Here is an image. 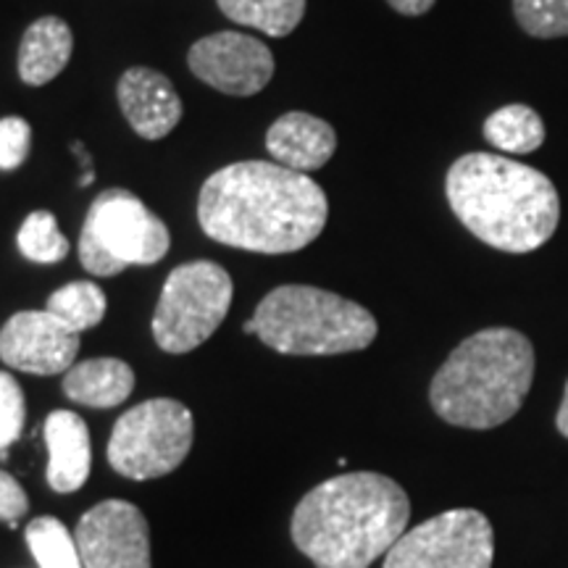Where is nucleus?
I'll use <instances>...</instances> for the list:
<instances>
[{
	"label": "nucleus",
	"instance_id": "nucleus-14",
	"mask_svg": "<svg viewBox=\"0 0 568 568\" xmlns=\"http://www.w3.org/2000/svg\"><path fill=\"white\" fill-rule=\"evenodd\" d=\"M266 151L282 166L295 172H316L337 151V132L329 122L305 111H290L266 132Z\"/></svg>",
	"mask_w": 568,
	"mask_h": 568
},
{
	"label": "nucleus",
	"instance_id": "nucleus-29",
	"mask_svg": "<svg viewBox=\"0 0 568 568\" xmlns=\"http://www.w3.org/2000/svg\"><path fill=\"white\" fill-rule=\"evenodd\" d=\"M245 332H247V335H255V324H253V318H251V322L245 324Z\"/></svg>",
	"mask_w": 568,
	"mask_h": 568
},
{
	"label": "nucleus",
	"instance_id": "nucleus-27",
	"mask_svg": "<svg viewBox=\"0 0 568 568\" xmlns=\"http://www.w3.org/2000/svg\"><path fill=\"white\" fill-rule=\"evenodd\" d=\"M387 3L393 6L397 13H403V17H422V13L429 11L437 0H387Z\"/></svg>",
	"mask_w": 568,
	"mask_h": 568
},
{
	"label": "nucleus",
	"instance_id": "nucleus-2",
	"mask_svg": "<svg viewBox=\"0 0 568 568\" xmlns=\"http://www.w3.org/2000/svg\"><path fill=\"white\" fill-rule=\"evenodd\" d=\"M410 500L385 474H339L311 489L293 514L295 548L316 568H368L406 535Z\"/></svg>",
	"mask_w": 568,
	"mask_h": 568
},
{
	"label": "nucleus",
	"instance_id": "nucleus-7",
	"mask_svg": "<svg viewBox=\"0 0 568 568\" xmlns=\"http://www.w3.org/2000/svg\"><path fill=\"white\" fill-rule=\"evenodd\" d=\"M232 276L213 261H190L176 266L155 305V345L172 355L195 351L222 326L232 305Z\"/></svg>",
	"mask_w": 568,
	"mask_h": 568
},
{
	"label": "nucleus",
	"instance_id": "nucleus-21",
	"mask_svg": "<svg viewBox=\"0 0 568 568\" xmlns=\"http://www.w3.org/2000/svg\"><path fill=\"white\" fill-rule=\"evenodd\" d=\"M27 545L40 568H84L77 539L59 518L40 516L27 527Z\"/></svg>",
	"mask_w": 568,
	"mask_h": 568
},
{
	"label": "nucleus",
	"instance_id": "nucleus-18",
	"mask_svg": "<svg viewBox=\"0 0 568 568\" xmlns=\"http://www.w3.org/2000/svg\"><path fill=\"white\" fill-rule=\"evenodd\" d=\"M481 132H485L489 145L510 155L535 153L545 142L542 116L531 105L524 103H510L497 109L493 116H487Z\"/></svg>",
	"mask_w": 568,
	"mask_h": 568
},
{
	"label": "nucleus",
	"instance_id": "nucleus-1",
	"mask_svg": "<svg viewBox=\"0 0 568 568\" xmlns=\"http://www.w3.org/2000/svg\"><path fill=\"white\" fill-rule=\"evenodd\" d=\"M329 203L308 174L272 161L213 172L197 197V222L216 243L251 253H297L324 232Z\"/></svg>",
	"mask_w": 568,
	"mask_h": 568
},
{
	"label": "nucleus",
	"instance_id": "nucleus-11",
	"mask_svg": "<svg viewBox=\"0 0 568 568\" xmlns=\"http://www.w3.org/2000/svg\"><path fill=\"white\" fill-rule=\"evenodd\" d=\"M187 67L197 80L224 95L247 98L272 82L274 55L264 40L245 32H216L190 48Z\"/></svg>",
	"mask_w": 568,
	"mask_h": 568
},
{
	"label": "nucleus",
	"instance_id": "nucleus-13",
	"mask_svg": "<svg viewBox=\"0 0 568 568\" xmlns=\"http://www.w3.org/2000/svg\"><path fill=\"white\" fill-rule=\"evenodd\" d=\"M119 109L140 138L161 140L182 122V98L166 74L148 67H132L116 84Z\"/></svg>",
	"mask_w": 568,
	"mask_h": 568
},
{
	"label": "nucleus",
	"instance_id": "nucleus-15",
	"mask_svg": "<svg viewBox=\"0 0 568 568\" xmlns=\"http://www.w3.org/2000/svg\"><path fill=\"white\" fill-rule=\"evenodd\" d=\"M48 485L55 493H77L90 477V429L74 410H53L45 418Z\"/></svg>",
	"mask_w": 568,
	"mask_h": 568
},
{
	"label": "nucleus",
	"instance_id": "nucleus-24",
	"mask_svg": "<svg viewBox=\"0 0 568 568\" xmlns=\"http://www.w3.org/2000/svg\"><path fill=\"white\" fill-rule=\"evenodd\" d=\"M27 403L19 382L11 374L0 372V453L13 445L24 429Z\"/></svg>",
	"mask_w": 568,
	"mask_h": 568
},
{
	"label": "nucleus",
	"instance_id": "nucleus-23",
	"mask_svg": "<svg viewBox=\"0 0 568 568\" xmlns=\"http://www.w3.org/2000/svg\"><path fill=\"white\" fill-rule=\"evenodd\" d=\"M518 27L531 38L552 40L568 34V0H514Z\"/></svg>",
	"mask_w": 568,
	"mask_h": 568
},
{
	"label": "nucleus",
	"instance_id": "nucleus-20",
	"mask_svg": "<svg viewBox=\"0 0 568 568\" xmlns=\"http://www.w3.org/2000/svg\"><path fill=\"white\" fill-rule=\"evenodd\" d=\"M105 308H109L105 293L95 282H71L48 297L45 311H51L59 322L80 335V332L92 329V326L103 322Z\"/></svg>",
	"mask_w": 568,
	"mask_h": 568
},
{
	"label": "nucleus",
	"instance_id": "nucleus-25",
	"mask_svg": "<svg viewBox=\"0 0 568 568\" xmlns=\"http://www.w3.org/2000/svg\"><path fill=\"white\" fill-rule=\"evenodd\" d=\"M32 148V126L21 116L0 119V169L13 172L27 161Z\"/></svg>",
	"mask_w": 568,
	"mask_h": 568
},
{
	"label": "nucleus",
	"instance_id": "nucleus-16",
	"mask_svg": "<svg viewBox=\"0 0 568 568\" xmlns=\"http://www.w3.org/2000/svg\"><path fill=\"white\" fill-rule=\"evenodd\" d=\"M74 51L71 27L59 17H42L30 24L19 45V77L21 82L42 88L67 69Z\"/></svg>",
	"mask_w": 568,
	"mask_h": 568
},
{
	"label": "nucleus",
	"instance_id": "nucleus-9",
	"mask_svg": "<svg viewBox=\"0 0 568 568\" xmlns=\"http://www.w3.org/2000/svg\"><path fill=\"white\" fill-rule=\"evenodd\" d=\"M495 531L477 508H453L406 529L382 568H493Z\"/></svg>",
	"mask_w": 568,
	"mask_h": 568
},
{
	"label": "nucleus",
	"instance_id": "nucleus-12",
	"mask_svg": "<svg viewBox=\"0 0 568 568\" xmlns=\"http://www.w3.org/2000/svg\"><path fill=\"white\" fill-rule=\"evenodd\" d=\"M80 335L51 311H19L0 329V361L17 372L53 376L74 366Z\"/></svg>",
	"mask_w": 568,
	"mask_h": 568
},
{
	"label": "nucleus",
	"instance_id": "nucleus-8",
	"mask_svg": "<svg viewBox=\"0 0 568 568\" xmlns=\"http://www.w3.org/2000/svg\"><path fill=\"white\" fill-rule=\"evenodd\" d=\"M193 435L190 408L169 397L145 400L119 416L109 439V464L134 481L166 477L187 458Z\"/></svg>",
	"mask_w": 568,
	"mask_h": 568
},
{
	"label": "nucleus",
	"instance_id": "nucleus-17",
	"mask_svg": "<svg viewBox=\"0 0 568 568\" xmlns=\"http://www.w3.org/2000/svg\"><path fill=\"white\" fill-rule=\"evenodd\" d=\"M134 389V372L119 358H92L74 364L63 376V395L90 408H113Z\"/></svg>",
	"mask_w": 568,
	"mask_h": 568
},
{
	"label": "nucleus",
	"instance_id": "nucleus-6",
	"mask_svg": "<svg viewBox=\"0 0 568 568\" xmlns=\"http://www.w3.org/2000/svg\"><path fill=\"white\" fill-rule=\"evenodd\" d=\"M169 245L166 224L130 190L111 187L92 201L77 251L84 272L113 276L126 266L159 264Z\"/></svg>",
	"mask_w": 568,
	"mask_h": 568
},
{
	"label": "nucleus",
	"instance_id": "nucleus-19",
	"mask_svg": "<svg viewBox=\"0 0 568 568\" xmlns=\"http://www.w3.org/2000/svg\"><path fill=\"white\" fill-rule=\"evenodd\" d=\"M234 24L253 27L268 38H287L305 17V0H216Z\"/></svg>",
	"mask_w": 568,
	"mask_h": 568
},
{
	"label": "nucleus",
	"instance_id": "nucleus-3",
	"mask_svg": "<svg viewBox=\"0 0 568 568\" xmlns=\"http://www.w3.org/2000/svg\"><path fill=\"white\" fill-rule=\"evenodd\" d=\"M445 195L458 222L503 253L537 251L560 222L556 184L506 155H460L447 172Z\"/></svg>",
	"mask_w": 568,
	"mask_h": 568
},
{
	"label": "nucleus",
	"instance_id": "nucleus-4",
	"mask_svg": "<svg viewBox=\"0 0 568 568\" xmlns=\"http://www.w3.org/2000/svg\"><path fill=\"white\" fill-rule=\"evenodd\" d=\"M535 379V347L508 326L466 337L447 355L429 387L443 422L464 429H495L514 418Z\"/></svg>",
	"mask_w": 568,
	"mask_h": 568
},
{
	"label": "nucleus",
	"instance_id": "nucleus-10",
	"mask_svg": "<svg viewBox=\"0 0 568 568\" xmlns=\"http://www.w3.org/2000/svg\"><path fill=\"white\" fill-rule=\"evenodd\" d=\"M84 568H151V529L138 506L103 500L77 524Z\"/></svg>",
	"mask_w": 568,
	"mask_h": 568
},
{
	"label": "nucleus",
	"instance_id": "nucleus-22",
	"mask_svg": "<svg viewBox=\"0 0 568 568\" xmlns=\"http://www.w3.org/2000/svg\"><path fill=\"white\" fill-rule=\"evenodd\" d=\"M21 255L34 264H59L69 255V240L59 230V222L51 211H34L24 219L17 234Z\"/></svg>",
	"mask_w": 568,
	"mask_h": 568
},
{
	"label": "nucleus",
	"instance_id": "nucleus-26",
	"mask_svg": "<svg viewBox=\"0 0 568 568\" xmlns=\"http://www.w3.org/2000/svg\"><path fill=\"white\" fill-rule=\"evenodd\" d=\"M27 510H30V497H27L24 487L9 471H0V521L17 529V521Z\"/></svg>",
	"mask_w": 568,
	"mask_h": 568
},
{
	"label": "nucleus",
	"instance_id": "nucleus-28",
	"mask_svg": "<svg viewBox=\"0 0 568 568\" xmlns=\"http://www.w3.org/2000/svg\"><path fill=\"white\" fill-rule=\"evenodd\" d=\"M556 424H558V432H560V435H564V437L568 439V382H566L564 403H560V408H558V418H556Z\"/></svg>",
	"mask_w": 568,
	"mask_h": 568
},
{
	"label": "nucleus",
	"instance_id": "nucleus-5",
	"mask_svg": "<svg viewBox=\"0 0 568 568\" xmlns=\"http://www.w3.org/2000/svg\"><path fill=\"white\" fill-rule=\"evenodd\" d=\"M255 337L284 355H339L376 339V318L364 305L308 284H282L253 314Z\"/></svg>",
	"mask_w": 568,
	"mask_h": 568
}]
</instances>
